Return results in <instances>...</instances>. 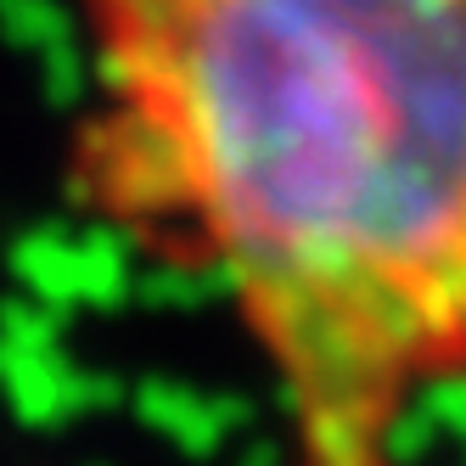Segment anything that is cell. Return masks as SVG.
Segmentation results:
<instances>
[{
  "label": "cell",
  "mask_w": 466,
  "mask_h": 466,
  "mask_svg": "<svg viewBox=\"0 0 466 466\" xmlns=\"http://www.w3.org/2000/svg\"><path fill=\"white\" fill-rule=\"evenodd\" d=\"M68 197L203 281L287 466H405L466 388V0H79Z\"/></svg>",
  "instance_id": "cell-1"
}]
</instances>
